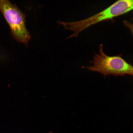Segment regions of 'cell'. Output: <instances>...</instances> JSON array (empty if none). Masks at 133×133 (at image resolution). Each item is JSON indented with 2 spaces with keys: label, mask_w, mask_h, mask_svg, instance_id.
<instances>
[{
  "label": "cell",
  "mask_w": 133,
  "mask_h": 133,
  "mask_svg": "<svg viewBox=\"0 0 133 133\" xmlns=\"http://www.w3.org/2000/svg\"><path fill=\"white\" fill-rule=\"evenodd\" d=\"M0 10L14 38L19 42L27 44L31 37L26 26L24 14L15 4L7 0H0Z\"/></svg>",
  "instance_id": "3957f363"
},
{
  "label": "cell",
  "mask_w": 133,
  "mask_h": 133,
  "mask_svg": "<svg viewBox=\"0 0 133 133\" xmlns=\"http://www.w3.org/2000/svg\"><path fill=\"white\" fill-rule=\"evenodd\" d=\"M103 47L102 44H101L99 54H95L93 65L86 68L90 71L101 73L104 76L110 75L116 76L133 75V66L123 59L121 54L108 56L104 52Z\"/></svg>",
  "instance_id": "7a4b0ae2"
},
{
  "label": "cell",
  "mask_w": 133,
  "mask_h": 133,
  "mask_svg": "<svg viewBox=\"0 0 133 133\" xmlns=\"http://www.w3.org/2000/svg\"><path fill=\"white\" fill-rule=\"evenodd\" d=\"M133 0H119L98 13L84 19L64 23L66 28L74 33L70 37L77 36L81 31L95 24L128 13L133 9Z\"/></svg>",
  "instance_id": "6da1fadb"
}]
</instances>
